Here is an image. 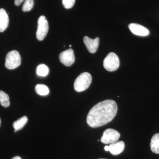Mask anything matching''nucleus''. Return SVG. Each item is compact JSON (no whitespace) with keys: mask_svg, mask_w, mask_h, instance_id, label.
Listing matches in <instances>:
<instances>
[{"mask_svg":"<svg viewBox=\"0 0 159 159\" xmlns=\"http://www.w3.org/2000/svg\"><path fill=\"white\" fill-rule=\"evenodd\" d=\"M118 111L116 102L111 99H107L98 102L89 112L87 122L89 126L97 128L111 122Z\"/></svg>","mask_w":159,"mask_h":159,"instance_id":"nucleus-1","label":"nucleus"},{"mask_svg":"<svg viewBox=\"0 0 159 159\" xmlns=\"http://www.w3.org/2000/svg\"><path fill=\"white\" fill-rule=\"evenodd\" d=\"M92 81L91 74L87 72H84L80 74L75 80L74 88L78 92H83L88 89Z\"/></svg>","mask_w":159,"mask_h":159,"instance_id":"nucleus-2","label":"nucleus"},{"mask_svg":"<svg viewBox=\"0 0 159 159\" xmlns=\"http://www.w3.org/2000/svg\"><path fill=\"white\" fill-rule=\"evenodd\" d=\"M21 62L20 55L16 51H10L7 54L6 58L5 66L9 70H13L19 66Z\"/></svg>","mask_w":159,"mask_h":159,"instance_id":"nucleus-3","label":"nucleus"},{"mask_svg":"<svg viewBox=\"0 0 159 159\" xmlns=\"http://www.w3.org/2000/svg\"><path fill=\"white\" fill-rule=\"evenodd\" d=\"M120 61L119 57L113 52H111L103 61V66L107 70L112 72L119 68Z\"/></svg>","mask_w":159,"mask_h":159,"instance_id":"nucleus-4","label":"nucleus"},{"mask_svg":"<svg viewBox=\"0 0 159 159\" xmlns=\"http://www.w3.org/2000/svg\"><path fill=\"white\" fill-rule=\"evenodd\" d=\"M49 30V25L45 16H41L38 20V28L36 35L37 39L42 41L46 37Z\"/></svg>","mask_w":159,"mask_h":159,"instance_id":"nucleus-5","label":"nucleus"},{"mask_svg":"<svg viewBox=\"0 0 159 159\" xmlns=\"http://www.w3.org/2000/svg\"><path fill=\"white\" fill-rule=\"evenodd\" d=\"M120 137L119 132L113 129H107L103 132L101 141L104 144H111L117 142Z\"/></svg>","mask_w":159,"mask_h":159,"instance_id":"nucleus-6","label":"nucleus"},{"mask_svg":"<svg viewBox=\"0 0 159 159\" xmlns=\"http://www.w3.org/2000/svg\"><path fill=\"white\" fill-rule=\"evenodd\" d=\"M59 57L61 63L66 66H70L75 62L74 51L72 49L63 51L59 54Z\"/></svg>","mask_w":159,"mask_h":159,"instance_id":"nucleus-7","label":"nucleus"},{"mask_svg":"<svg viewBox=\"0 0 159 159\" xmlns=\"http://www.w3.org/2000/svg\"><path fill=\"white\" fill-rule=\"evenodd\" d=\"M128 27L134 34L138 36H148L150 33L149 30L147 28L139 24L131 23L129 25Z\"/></svg>","mask_w":159,"mask_h":159,"instance_id":"nucleus-8","label":"nucleus"},{"mask_svg":"<svg viewBox=\"0 0 159 159\" xmlns=\"http://www.w3.org/2000/svg\"><path fill=\"white\" fill-rule=\"evenodd\" d=\"M84 43L87 48L91 53H96L99 45V39L97 37L94 39H92L88 36H84L83 39Z\"/></svg>","mask_w":159,"mask_h":159,"instance_id":"nucleus-9","label":"nucleus"},{"mask_svg":"<svg viewBox=\"0 0 159 159\" xmlns=\"http://www.w3.org/2000/svg\"><path fill=\"white\" fill-rule=\"evenodd\" d=\"M109 151L111 154L116 156L122 153L125 148V143L123 141L116 142L110 144L109 146Z\"/></svg>","mask_w":159,"mask_h":159,"instance_id":"nucleus-10","label":"nucleus"},{"mask_svg":"<svg viewBox=\"0 0 159 159\" xmlns=\"http://www.w3.org/2000/svg\"><path fill=\"white\" fill-rule=\"evenodd\" d=\"M9 18L5 9H0V32H3L9 26Z\"/></svg>","mask_w":159,"mask_h":159,"instance_id":"nucleus-11","label":"nucleus"},{"mask_svg":"<svg viewBox=\"0 0 159 159\" xmlns=\"http://www.w3.org/2000/svg\"><path fill=\"white\" fill-rule=\"evenodd\" d=\"M150 148L154 153L159 154V133L155 134L152 138Z\"/></svg>","mask_w":159,"mask_h":159,"instance_id":"nucleus-12","label":"nucleus"},{"mask_svg":"<svg viewBox=\"0 0 159 159\" xmlns=\"http://www.w3.org/2000/svg\"><path fill=\"white\" fill-rule=\"evenodd\" d=\"M28 121V119L26 116H24L13 122V127L15 129L19 130L21 129L26 125Z\"/></svg>","mask_w":159,"mask_h":159,"instance_id":"nucleus-13","label":"nucleus"},{"mask_svg":"<svg viewBox=\"0 0 159 159\" xmlns=\"http://www.w3.org/2000/svg\"><path fill=\"white\" fill-rule=\"evenodd\" d=\"M35 91L36 93L40 96H47L49 93L48 88L44 84H37L35 87Z\"/></svg>","mask_w":159,"mask_h":159,"instance_id":"nucleus-14","label":"nucleus"},{"mask_svg":"<svg viewBox=\"0 0 159 159\" xmlns=\"http://www.w3.org/2000/svg\"><path fill=\"white\" fill-rule=\"evenodd\" d=\"M49 73V68L46 65L42 64L38 66L36 69V73L39 76L46 77L48 74Z\"/></svg>","mask_w":159,"mask_h":159,"instance_id":"nucleus-15","label":"nucleus"},{"mask_svg":"<svg viewBox=\"0 0 159 159\" xmlns=\"http://www.w3.org/2000/svg\"><path fill=\"white\" fill-rule=\"evenodd\" d=\"M0 104L5 107H8L10 105L9 96L2 91H0Z\"/></svg>","mask_w":159,"mask_h":159,"instance_id":"nucleus-16","label":"nucleus"},{"mask_svg":"<svg viewBox=\"0 0 159 159\" xmlns=\"http://www.w3.org/2000/svg\"><path fill=\"white\" fill-rule=\"evenodd\" d=\"M34 3V0H25L22 7L23 11L25 12L30 11L33 8Z\"/></svg>","mask_w":159,"mask_h":159,"instance_id":"nucleus-17","label":"nucleus"},{"mask_svg":"<svg viewBox=\"0 0 159 159\" xmlns=\"http://www.w3.org/2000/svg\"><path fill=\"white\" fill-rule=\"evenodd\" d=\"M64 7L66 9H70L74 6L75 0H62Z\"/></svg>","mask_w":159,"mask_h":159,"instance_id":"nucleus-18","label":"nucleus"},{"mask_svg":"<svg viewBox=\"0 0 159 159\" xmlns=\"http://www.w3.org/2000/svg\"><path fill=\"white\" fill-rule=\"evenodd\" d=\"M24 0H14V3L16 6H19L24 2Z\"/></svg>","mask_w":159,"mask_h":159,"instance_id":"nucleus-19","label":"nucleus"},{"mask_svg":"<svg viewBox=\"0 0 159 159\" xmlns=\"http://www.w3.org/2000/svg\"><path fill=\"white\" fill-rule=\"evenodd\" d=\"M104 149H105L106 151H109V146H107V145L105 146V147H104Z\"/></svg>","mask_w":159,"mask_h":159,"instance_id":"nucleus-20","label":"nucleus"},{"mask_svg":"<svg viewBox=\"0 0 159 159\" xmlns=\"http://www.w3.org/2000/svg\"><path fill=\"white\" fill-rule=\"evenodd\" d=\"M11 159H22L19 156L15 157H14L12 158Z\"/></svg>","mask_w":159,"mask_h":159,"instance_id":"nucleus-21","label":"nucleus"},{"mask_svg":"<svg viewBox=\"0 0 159 159\" xmlns=\"http://www.w3.org/2000/svg\"><path fill=\"white\" fill-rule=\"evenodd\" d=\"M17 130H16V129H15L14 132H17Z\"/></svg>","mask_w":159,"mask_h":159,"instance_id":"nucleus-22","label":"nucleus"},{"mask_svg":"<svg viewBox=\"0 0 159 159\" xmlns=\"http://www.w3.org/2000/svg\"><path fill=\"white\" fill-rule=\"evenodd\" d=\"M1 119H0V126H1Z\"/></svg>","mask_w":159,"mask_h":159,"instance_id":"nucleus-23","label":"nucleus"},{"mask_svg":"<svg viewBox=\"0 0 159 159\" xmlns=\"http://www.w3.org/2000/svg\"><path fill=\"white\" fill-rule=\"evenodd\" d=\"M69 46H70V48H71V47H72V46H71V45H69Z\"/></svg>","mask_w":159,"mask_h":159,"instance_id":"nucleus-24","label":"nucleus"},{"mask_svg":"<svg viewBox=\"0 0 159 159\" xmlns=\"http://www.w3.org/2000/svg\"></svg>","mask_w":159,"mask_h":159,"instance_id":"nucleus-25","label":"nucleus"}]
</instances>
